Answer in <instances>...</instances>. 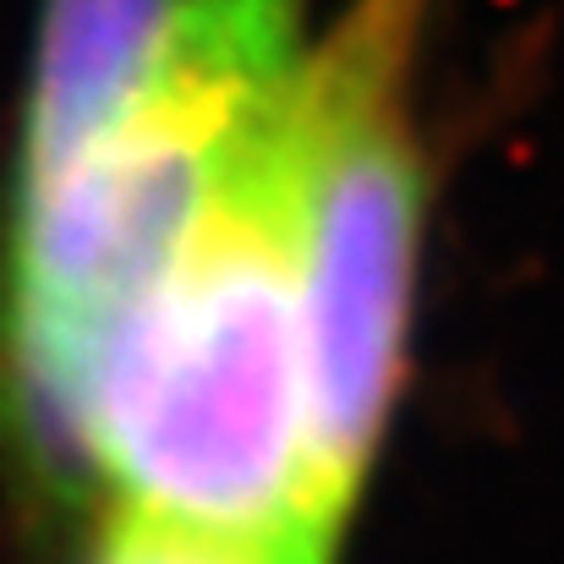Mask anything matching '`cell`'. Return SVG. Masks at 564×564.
I'll return each instance as SVG.
<instances>
[{
    "instance_id": "1",
    "label": "cell",
    "mask_w": 564,
    "mask_h": 564,
    "mask_svg": "<svg viewBox=\"0 0 564 564\" xmlns=\"http://www.w3.org/2000/svg\"><path fill=\"white\" fill-rule=\"evenodd\" d=\"M88 455L127 516L263 564H329L340 516L313 455L291 99L110 346Z\"/></svg>"
},
{
    "instance_id": "2",
    "label": "cell",
    "mask_w": 564,
    "mask_h": 564,
    "mask_svg": "<svg viewBox=\"0 0 564 564\" xmlns=\"http://www.w3.org/2000/svg\"><path fill=\"white\" fill-rule=\"evenodd\" d=\"M307 0H176L127 105L39 187L17 192L0 368L50 460L88 449L94 389L230 165L285 110Z\"/></svg>"
},
{
    "instance_id": "3",
    "label": "cell",
    "mask_w": 564,
    "mask_h": 564,
    "mask_svg": "<svg viewBox=\"0 0 564 564\" xmlns=\"http://www.w3.org/2000/svg\"><path fill=\"white\" fill-rule=\"evenodd\" d=\"M427 6L433 0H357L307 44L291 94L313 455L340 521L389 422L405 351L422 230L405 61Z\"/></svg>"
},
{
    "instance_id": "4",
    "label": "cell",
    "mask_w": 564,
    "mask_h": 564,
    "mask_svg": "<svg viewBox=\"0 0 564 564\" xmlns=\"http://www.w3.org/2000/svg\"><path fill=\"white\" fill-rule=\"evenodd\" d=\"M176 0H44L17 192L50 182L138 88Z\"/></svg>"
},
{
    "instance_id": "5",
    "label": "cell",
    "mask_w": 564,
    "mask_h": 564,
    "mask_svg": "<svg viewBox=\"0 0 564 564\" xmlns=\"http://www.w3.org/2000/svg\"><path fill=\"white\" fill-rule=\"evenodd\" d=\"M94 564H263L241 549H225V543H208V538H192L176 527H160V521H143V516H127L105 532Z\"/></svg>"
}]
</instances>
